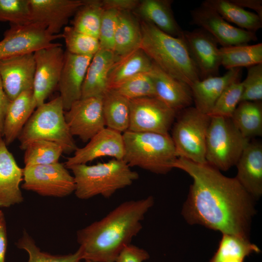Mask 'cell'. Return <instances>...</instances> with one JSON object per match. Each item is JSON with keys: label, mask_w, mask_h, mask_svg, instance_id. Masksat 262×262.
<instances>
[{"label": "cell", "mask_w": 262, "mask_h": 262, "mask_svg": "<svg viewBox=\"0 0 262 262\" xmlns=\"http://www.w3.org/2000/svg\"><path fill=\"white\" fill-rule=\"evenodd\" d=\"M242 68L228 70L223 75L210 77L199 80L191 86L195 107L207 114L212 110L220 95L231 83L240 81Z\"/></svg>", "instance_id": "cell-23"}, {"label": "cell", "mask_w": 262, "mask_h": 262, "mask_svg": "<svg viewBox=\"0 0 262 262\" xmlns=\"http://www.w3.org/2000/svg\"><path fill=\"white\" fill-rule=\"evenodd\" d=\"M235 4L244 8H247L254 10L262 18V0H231Z\"/></svg>", "instance_id": "cell-46"}, {"label": "cell", "mask_w": 262, "mask_h": 262, "mask_svg": "<svg viewBox=\"0 0 262 262\" xmlns=\"http://www.w3.org/2000/svg\"><path fill=\"white\" fill-rule=\"evenodd\" d=\"M154 87L155 97L176 113L193 103L190 86L170 76L154 63L148 73Z\"/></svg>", "instance_id": "cell-20"}, {"label": "cell", "mask_w": 262, "mask_h": 262, "mask_svg": "<svg viewBox=\"0 0 262 262\" xmlns=\"http://www.w3.org/2000/svg\"><path fill=\"white\" fill-rule=\"evenodd\" d=\"M62 35L66 51L71 54L93 56L100 49L98 38L78 32L71 26H65Z\"/></svg>", "instance_id": "cell-36"}, {"label": "cell", "mask_w": 262, "mask_h": 262, "mask_svg": "<svg viewBox=\"0 0 262 262\" xmlns=\"http://www.w3.org/2000/svg\"><path fill=\"white\" fill-rule=\"evenodd\" d=\"M211 117L195 107L180 111L172 131L178 158H183L198 164H206V142Z\"/></svg>", "instance_id": "cell-8"}, {"label": "cell", "mask_w": 262, "mask_h": 262, "mask_svg": "<svg viewBox=\"0 0 262 262\" xmlns=\"http://www.w3.org/2000/svg\"><path fill=\"white\" fill-rule=\"evenodd\" d=\"M242 93V82L231 83L220 95L209 115L230 118L241 101Z\"/></svg>", "instance_id": "cell-39"}, {"label": "cell", "mask_w": 262, "mask_h": 262, "mask_svg": "<svg viewBox=\"0 0 262 262\" xmlns=\"http://www.w3.org/2000/svg\"><path fill=\"white\" fill-rule=\"evenodd\" d=\"M35 69L33 86L36 108L45 102L59 82L65 56L61 44L54 43L33 52Z\"/></svg>", "instance_id": "cell-12"}, {"label": "cell", "mask_w": 262, "mask_h": 262, "mask_svg": "<svg viewBox=\"0 0 262 262\" xmlns=\"http://www.w3.org/2000/svg\"><path fill=\"white\" fill-rule=\"evenodd\" d=\"M10 25L0 41V60L33 53L52 45L53 40L62 38V33L51 35L39 24L31 22L23 25Z\"/></svg>", "instance_id": "cell-10"}, {"label": "cell", "mask_w": 262, "mask_h": 262, "mask_svg": "<svg viewBox=\"0 0 262 262\" xmlns=\"http://www.w3.org/2000/svg\"><path fill=\"white\" fill-rule=\"evenodd\" d=\"M4 218L3 212L0 210V222Z\"/></svg>", "instance_id": "cell-49"}, {"label": "cell", "mask_w": 262, "mask_h": 262, "mask_svg": "<svg viewBox=\"0 0 262 262\" xmlns=\"http://www.w3.org/2000/svg\"><path fill=\"white\" fill-rule=\"evenodd\" d=\"M182 39L200 80L218 76L221 65L219 48L215 39L200 28L192 31H184Z\"/></svg>", "instance_id": "cell-15"}, {"label": "cell", "mask_w": 262, "mask_h": 262, "mask_svg": "<svg viewBox=\"0 0 262 262\" xmlns=\"http://www.w3.org/2000/svg\"><path fill=\"white\" fill-rule=\"evenodd\" d=\"M21 187L44 196L64 197L74 192V179L65 164L25 166Z\"/></svg>", "instance_id": "cell-9"}, {"label": "cell", "mask_w": 262, "mask_h": 262, "mask_svg": "<svg viewBox=\"0 0 262 262\" xmlns=\"http://www.w3.org/2000/svg\"><path fill=\"white\" fill-rule=\"evenodd\" d=\"M193 179L181 214L190 225L249 239L255 200L236 179L206 164L178 158L173 164Z\"/></svg>", "instance_id": "cell-1"}, {"label": "cell", "mask_w": 262, "mask_h": 262, "mask_svg": "<svg viewBox=\"0 0 262 262\" xmlns=\"http://www.w3.org/2000/svg\"><path fill=\"white\" fill-rule=\"evenodd\" d=\"M138 0H103L101 2L105 10L113 9L119 12L136 10L140 3Z\"/></svg>", "instance_id": "cell-44"}, {"label": "cell", "mask_w": 262, "mask_h": 262, "mask_svg": "<svg viewBox=\"0 0 262 262\" xmlns=\"http://www.w3.org/2000/svg\"><path fill=\"white\" fill-rule=\"evenodd\" d=\"M123 160L130 166H137L157 174H165L173 168L178 158L169 134L135 132L123 133Z\"/></svg>", "instance_id": "cell-5"}, {"label": "cell", "mask_w": 262, "mask_h": 262, "mask_svg": "<svg viewBox=\"0 0 262 262\" xmlns=\"http://www.w3.org/2000/svg\"><path fill=\"white\" fill-rule=\"evenodd\" d=\"M31 22L44 26L51 35L58 34L84 0H29Z\"/></svg>", "instance_id": "cell-17"}, {"label": "cell", "mask_w": 262, "mask_h": 262, "mask_svg": "<svg viewBox=\"0 0 262 262\" xmlns=\"http://www.w3.org/2000/svg\"><path fill=\"white\" fill-rule=\"evenodd\" d=\"M119 14V12L115 10H105L99 32L100 49L113 51L114 38Z\"/></svg>", "instance_id": "cell-42"}, {"label": "cell", "mask_w": 262, "mask_h": 262, "mask_svg": "<svg viewBox=\"0 0 262 262\" xmlns=\"http://www.w3.org/2000/svg\"><path fill=\"white\" fill-rule=\"evenodd\" d=\"M35 108L33 90L25 91L10 101L4 118L2 137L7 146L18 138Z\"/></svg>", "instance_id": "cell-25"}, {"label": "cell", "mask_w": 262, "mask_h": 262, "mask_svg": "<svg viewBox=\"0 0 262 262\" xmlns=\"http://www.w3.org/2000/svg\"><path fill=\"white\" fill-rule=\"evenodd\" d=\"M85 262H95V261H90V260H85Z\"/></svg>", "instance_id": "cell-50"}, {"label": "cell", "mask_w": 262, "mask_h": 262, "mask_svg": "<svg viewBox=\"0 0 262 262\" xmlns=\"http://www.w3.org/2000/svg\"><path fill=\"white\" fill-rule=\"evenodd\" d=\"M74 179V193L81 199L98 195L112 196L117 191L131 185L139 178L136 171L123 160L113 159L94 165L80 164L70 166Z\"/></svg>", "instance_id": "cell-4"}, {"label": "cell", "mask_w": 262, "mask_h": 262, "mask_svg": "<svg viewBox=\"0 0 262 262\" xmlns=\"http://www.w3.org/2000/svg\"><path fill=\"white\" fill-rule=\"evenodd\" d=\"M64 116L71 135L83 142H88L106 127L102 97L81 98L65 111Z\"/></svg>", "instance_id": "cell-13"}, {"label": "cell", "mask_w": 262, "mask_h": 262, "mask_svg": "<svg viewBox=\"0 0 262 262\" xmlns=\"http://www.w3.org/2000/svg\"><path fill=\"white\" fill-rule=\"evenodd\" d=\"M170 0H143L136 10L144 21L150 23L171 36L181 38L183 31L178 24Z\"/></svg>", "instance_id": "cell-26"}, {"label": "cell", "mask_w": 262, "mask_h": 262, "mask_svg": "<svg viewBox=\"0 0 262 262\" xmlns=\"http://www.w3.org/2000/svg\"><path fill=\"white\" fill-rule=\"evenodd\" d=\"M118 59L113 51L99 49L93 56L82 86V97H103L108 91V79L113 65Z\"/></svg>", "instance_id": "cell-24"}, {"label": "cell", "mask_w": 262, "mask_h": 262, "mask_svg": "<svg viewBox=\"0 0 262 262\" xmlns=\"http://www.w3.org/2000/svg\"><path fill=\"white\" fill-rule=\"evenodd\" d=\"M149 258L147 250L130 244L122 250L115 262H143Z\"/></svg>", "instance_id": "cell-43"}, {"label": "cell", "mask_w": 262, "mask_h": 262, "mask_svg": "<svg viewBox=\"0 0 262 262\" xmlns=\"http://www.w3.org/2000/svg\"><path fill=\"white\" fill-rule=\"evenodd\" d=\"M0 22L23 25L31 23L29 0H0Z\"/></svg>", "instance_id": "cell-40"}, {"label": "cell", "mask_w": 262, "mask_h": 262, "mask_svg": "<svg viewBox=\"0 0 262 262\" xmlns=\"http://www.w3.org/2000/svg\"><path fill=\"white\" fill-rule=\"evenodd\" d=\"M130 100L113 90L102 97V108L106 128L121 133L128 131L130 125Z\"/></svg>", "instance_id": "cell-30"}, {"label": "cell", "mask_w": 262, "mask_h": 262, "mask_svg": "<svg viewBox=\"0 0 262 262\" xmlns=\"http://www.w3.org/2000/svg\"><path fill=\"white\" fill-rule=\"evenodd\" d=\"M93 56H81L65 51L63 65L58 84L65 111L81 98L87 68Z\"/></svg>", "instance_id": "cell-19"}, {"label": "cell", "mask_w": 262, "mask_h": 262, "mask_svg": "<svg viewBox=\"0 0 262 262\" xmlns=\"http://www.w3.org/2000/svg\"><path fill=\"white\" fill-rule=\"evenodd\" d=\"M25 166L44 165L59 162L64 153L58 144L47 140H38L29 144L24 149Z\"/></svg>", "instance_id": "cell-35"}, {"label": "cell", "mask_w": 262, "mask_h": 262, "mask_svg": "<svg viewBox=\"0 0 262 262\" xmlns=\"http://www.w3.org/2000/svg\"><path fill=\"white\" fill-rule=\"evenodd\" d=\"M140 26L142 36L140 48L153 63L190 86L200 80L182 38L167 34L145 21H142Z\"/></svg>", "instance_id": "cell-3"}, {"label": "cell", "mask_w": 262, "mask_h": 262, "mask_svg": "<svg viewBox=\"0 0 262 262\" xmlns=\"http://www.w3.org/2000/svg\"><path fill=\"white\" fill-rule=\"evenodd\" d=\"M140 24L129 12H119L115 31L113 52L119 58L140 48Z\"/></svg>", "instance_id": "cell-28"}, {"label": "cell", "mask_w": 262, "mask_h": 262, "mask_svg": "<svg viewBox=\"0 0 262 262\" xmlns=\"http://www.w3.org/2000/svg\"><path fill=\"white\" fill-rule=\"evenodd\" d=\"M130 100L155 97L152 81L148 73L138 74L112 90Z\"/></svg>", "instance_id": "cell-38"}, {"label": "cell", "mask_w": 262, "mask_h": 262, "mask_svg": "<svg viewBox=\"0 0 262 262\" xmlns=\"http://www.w3.org/2000/svg\"><path fill=\"white\" fill-rule=\"evenodd\" d=\"M221 65L229 70L262 64V44L219 48Z\"/></svg>", "instance_id": "cell-32"}, {"label": "cell", "mask_w": 262, "mask_h": 262, "mask_svg": "<svg viewBox=\"0 0 262 262\" xmlns=\"http://www.w3.org/2000/svg\"><path fill=\"white\" fill-rule=\"evenodd\" d=\"M7 248V232L5 218L0 222V262H5Z\"/></svg>", "instance_id": "cell-47"}, {"label": "cell", "mask_w": 262, "mask_h": 262, "mask_svg": "<svg viewBox=\"0 0 262 262\" xmlns=\"http://www.w3.org/2000/svg\"><path fill=\"white\" fill-rule=\"evenodd\" d=\"M154 199L148 196L126 201L77 232L82 260L115 262L122 250L142 229V222Z\"/></svg>", "instance_id": "cell-2"}, {"label": "cell", "mask_w": 262, "mask_h": 262, "mask_svg": "<svg viewBox=\"0 0 262 262\" xmlns=\"http://www.w3.org/2000/svg\"><path fill=\"white\" fill-rule=\"evenodd\" d=\"M17 247L24 250L28 254V262H81L82 260L81 249L73 253L54 255L42 251L34 240L25 231L16 243Z\"/></svg>", "instance_id": "cell-37"}, {"label": "cell", "mask_w": 262, "mask_h": 262, "mask_svg": "<svg viewBox=\"0 0 262 262\" xmlns=\"http://www.w3.org/2000/svg\"><path fill=\"white\" fill-rule=\"evenodd\" d=\"M206 142L207 163L220 171L236 165L249 142L235 127L230 118L211 116Z\"/></svg>", "instance_id": "cell-7"}, {"label": "cell", "mask_w": 262, "mask_h": 262, "mask_svg": "<svg viewBox=\"0 0 262 262\" xmlns=\"http://www.w3.org/2000/svg\"><path fill=\"white\" fill-rule=\"evenodd\" d=\"M128 130L169 134L176 112L156 97H145L130 101Z\"/></svg>", "instance_id": "cell-11"}, {"label": "cell", "mask_w": 262, "mask_h": 262, "mask_svg": "<svg viewBox=\"0 0 262 262\" xmlns=\"http://www.w3.org/2000/svg\"><path fill=\"white\" fill-rule=\"evenodd\" d=\"M23 169L16 163L3 138H0V208L21 203L23 196L20 188Z\"/></svg>", "instance_id": "cell-21"}, {"label": "cell", "mask_w": 262, "mask_h": 262, "mask_svg": "<svg viewBox=\"0 0 262 262\" xmlns=\"http://www.w3.org/2000/svg\"><path fill=\"white\" fill-rule=\"evenodd\" d=\"M240 133L249 139L262 135V101H241L230 118Z\"/></svg>", "instance_id": "cell-31"}, {"label": "cell", "mask_w": 262, "mask_h": 262, "mask_svg": "<svg viewBox=\"0 0 262 262\" xmlns=\"http://www.w3.org/2000/svg\"><path fill=\"white\" fill-rule=\"evenodd\" d=\"M201 5L213 10L227 21L241 29L256 33L262 27V18L257 14L245 10L231 0H206Z\"/></svg>", "instance_id": "cell-29"}, {"label": "cell", "mask_w": 262, "mask_h": 262, "mask_svg": "<svg viewBox=\"0 0 262 262\" xmlns=\"http://www.w3.org/2000/svg\"><path fill=\"white\" fill-rule=\"evenodd\" d=\"M191 16L192 24L206 31L223 47L257 40L256 33L232 25L216 12L202 5L191 11Z\"/></svg>", "instance_id": "cell-14"}, {"label": "cell", "mask_w": 262, "mask_h": 262, "mask_svg": "<svg viewBox=\"0 0 262 262\" xmlns=\"http://www.w3.org/2000/svg\"><path fill=\"white\" fill-rule=\"evenodd\" d=\"M60 96L36 108L18 137L19 147L24 150L33 141L44 140L60 145L64 153L69 154L78 148L65 120Z\"/></svg>", "instance_id": "cell-6"}, {"label": "cell", "mask_w": 262, "mask_h": 262, "mask_svg": "<svg viewBox=\"0 0 262 262\" xmlns=\"http://www.w3.org/2000/svg\"><path fill=\"white\" fill-rule=\"evenodd\" d=\"M10 102L4 90L0 78V138L3 137L4 118Z\"/></svg>", "instance_id": "cell-45"}, {"label": "cell", "mask_w": 262, "mask_h": 262, "mask_svg": "<svg viewBox=\"0 0 262 262\" xmlns=\"http://www.w3.org/2000/svg\"><path fill=\"white\" fill-rule=\"evenodd\" d=\"M242 83L241 101H262V64L247 67L246 76Z\"/></svg>", "instance_id": "cell-41"}, {"label": "cell", "mask_w": 262, "mask_h": 262, "mask_svg": "<svg viewBox=\"0 0 262 262\" xmlns=\"http://www.w3.org/2000/svg\"><path fill=\"white\" fill-rule=\"evenodd\" d=\"M153 62L141 49L119 58L112 67L108 75V91L143 73H148Z\"/></svg>", "instance_id": "cell-27"}, {"label": "cell", "mask_w": 262, "mask_h": 262, "mask_svg": "<svg viewBox=\"0 0 262 262\" xmlns=\"http://www.w3.org/2000/svg\"><path fill=\"white\" fill-rule=\"evenodd\" d=\"M235 177L246 191L256 200L262 195V144L248 143L236 164Z\"/></svg>", "instance_id": "cell-22"}, {"label": "cell", "mask_w": 262, "mask_h": 262, "mask_svg": "<svg viewBox=\"0 0 262 262\" xmlns=\"http://www.w3.org/2000/svg\"><path fill=\"white\" fill-rule=\"evenodd\" d=\"M104 11L101 0H84L74 15L71 26L78 32L98 39Z\"/></svg>", "instance_id": "cell-34"}, {"label": "cell", "mask_w": 262, "mask_h": 262, "mask_svg": "<svg viewBox=\"0 0 262 262\" xmlns=\"http://www.w3.org/2000/svg\"><path fill=\"white\" fill-rule=\"evenodd\" d=\"M260 249L249 239L236 235L222 234L218 247L208 262H225L230 260H245L253 253H259Z\"/></svg>", "instance_id": "cell-33"}, {"label": "cell", "mask_w": 262, "mask_h": 262, "mask_svg": "<svg viewBox=\"0 0 262 262\" xmlns=\"http://www.w3.org/2000/svg\"><path fill=\"white\" fill-rule=\"evenodd\" d=\"M123 134L105 127L94 136L83 147L78 148L74 155L67 159L65 165L86 164L97 158L109 156L123 160L124 155Z\"/></svg>", "instance_id": "cell-18"}, {"label": "cell", "mask_w": 262, "mask_h": 262, "mask_svg": "<svg viewBox=\"0 0 262 262\" xmlns=\"http://www.w3.org/2000/svg\"><path fill=\"white\" fill-rule=\"evenodd\" d=\"M35 69L33 53L0 60V78L10 101L25 91H33Z\"/></svg>", "instance_id": "cell-16"}, {"label": "cell", "mask_w": 262, "mask_h": 262, "mask_svg": "<svg viewBox=\"0 0 262 262\" xmlns=\"http://www.w3.org/2000/svg\"><path fill=\"white\" fill-rule=\"evenodd\" d=\"M244 260H237V259H235V260H229V261H227L225 262H244Z\"/></svg>", "instance_id": "cell-48"}]
</instances>
